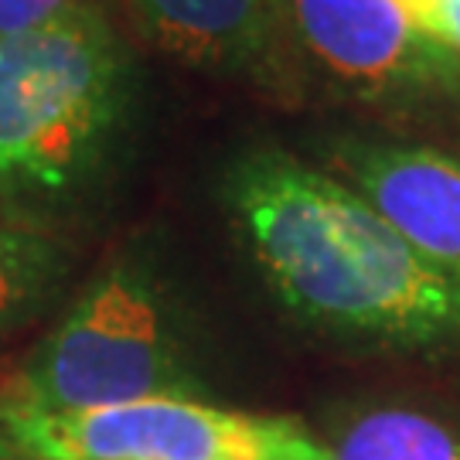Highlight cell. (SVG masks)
Segmentation results:
<instances>
[{"instance_id":"6da1fadb","label":"cell","mask_w":460,"mask_h":460,"mask_svg":"<svg viewBox=\"0 0 460 460\" xmlns=\"http://www.w3.org/2000/svg\"><path fill=\"white\" fill-rule=\"evenodd\" d=\"M222 191L260 277L307 328L406 351L460 345V273L410 246L358 191L279 150L239 157Z\"/></svg>"},{"instance_id":"7a4b0ae2","label":"cell","mask_w":460,"mask_h":460,"mask_svg":"<svg viewBox=\"0 0 460 460\" xmlns=\"http://www.w3.org/2000/svg\"><path fill=\"white\" fill-rule=\"evenodd\" d=\"M127 55L83 4L0 41V195L51 201L106 161L127 106Z\"/></svg>"},{"instance_id":"3957f363","label":"cell","mask_w":460,"mask_h":460,"mask_svg":"<svg viewBox=\"0 0 460 460\" xmlns=\"http://www.w3.org/2000/svg\"><path fill=\"white\" fill-rule=\"evenodd\" d=\"M191 331L147 260L119 256L7 376L0 410L75 412L157 395L201 399Z\"/></svg>"},{"instance_id":"277c9868","label":"cell","mask_w":460,"mask_h":460,"mask_svg":"<svg viewBox=\"0 0 460 460\" xmlns=\"http://www.w3.org/2000/svg\"><path fill=\"white\" fill-rule=\"evenodd\" d=\"M0 454L14 460H331L294 416L157 395L75 412L0 410Z\"/></svg>"},{"instance_id":"5b68a950","label":"cell","mask_w":460,"mask_h":460,"mask_svg":"<svg viewBox=\"0 0 460 460\" xmlns=\"http://www.w3.org/2000/svg\"><path fill=\"white\" fill-rule=\"evenodd\" d=\"M287 11L294 45L358 96H410L460 79L454 49L395 0H287Z\"/></svg>"},{"instance_id":"8992f818","label":"cell","mask_w":460,"mask_h":460,"mask_svg":"<svg viewBox=\"0 0 460 460\" xmlns=\"http://www.w3.org/2000/svg\"><path fill=\"white\" fill-rule=\"evenodd\" d=\"M338 164L410 246L460 273V161L427 147L351 144Z\"/></svg>"},{"instance_id":"52a82bcc","label":"cell","mask_w":460,"mask_h":460,"mask_svg":"<svg viewBox=\"0 0 460 460\" xmlns=\"http://www.w3.org/2000/svg\"><path fill=\"white\" fill-rule=\"evenodd\" d=\"M140 34L198 68H266L290 38L287 0H130Z\"/></svg>"},{"instance_id":"ba28073f","label":"cell","mask_w":460,"mask_h":460,"mask_svg":"<svg viewBox=\"0 0 460 460\" xmlns=\"http://www.w3.org/2000/svg\"><path fill=\"white\" fill-rule=\"evenodd\" d=\"M324 447L331 460H460V423L423 406L382 402L345 412Z\"/></svg>"},{"instance_id":"9c48e42d","label":"cell","mask_w":460,"mask_h":460,"mask_svg":"<svg viewBox=\"0 0 460 460\" xmlns=\"http://www.w3.org/2000/svg\"><path fill=\"white\" fill-rule=\"evenodd\" d=\"M68 249L31 218L0 215V338L34 324L68 283Z\"/></svg>"},{"instance_id":"30bf717a","label":"cell","mask_w":460,"mask_h":460,"mask_svg":"<svg viewBox=\"0 0 460 460\" xmlns=\"http://www.w3.org/2000/svg\"><path fill=\"white\" fill-rule=\"evenodd\" d=\"M83 4L85 0H0V41L34 31Z\"/></svg>"},{"instance_id":"8fae6325","label":"cell","mask_w":460,"mask_h":460,"mask_svg":"<svg viewBox=\"0 0 460 460\" xmlns=\"http://www.w3.org/2000/svg\"><path fill=\"white\" fill-rule=\"evenodd\" d=\"M416 28H423L427 34L444 41V24H440V0H395Z\"/></svg>"},{"instance_id":"7c38bea8","label":"cell","mask_w":460,"mask_h":460,"mask_svg":"<svg viewBox=\"0 0 460 460\" xmlns=\"http://www.w3.org/2000/svg\"><path fill=\"white\" fill-rule=\"evenodd\" d=\"M440 24H444V41L460 51V0H440Z\"/></svg>"},{"instance_id":"4fadbf2b","label":"cell","mask_w":460,"mask_h":460,"mask_svg":"<svg viewBox=\"0 0 460 460\" xmlns=\"http://www.w3.org/2000/svg\"><path fill=\"white\" fill-rule=\"evenodd\" d=\"M4 385H7V376H4V372H0V395H4Z\"/></svg>"},{"instance_id":"5bb4252c","label":"cell","mask_w":460,"mask_h":460,"mask_svg":"<svg viewBox=\"0 0 460 460\" xmlns=\"http://www.w3.org/2000/svg\"><path fill=\"white\" fill-rule=\"evenodd\" d=\"M0 460H14V457H7V454H0Z\"/></svg>"}]
</instances>
